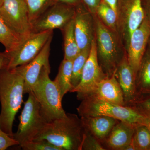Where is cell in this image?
Wrapping results in <instances>:
<instances>
[{
  "label": "cell",
  "mask_w": 150,
  "mask_h": 150,
  "mask_svg": "<svg viewBox=\"0 0 150 150\" xmlns=\"http://www.w3.org/2000/svg\"><path fill=\"white\" fill-rule=\"evenodd\" d=\"M53 36L50 38L40 53L31 62L16 67L24 79V94L32 91L38 81L42 69L45 66L50 65L49 58Z\"/></svg>",
  "instance_id": "cell-14"
},
{
  "label": "cell",
  "mask_w": 150,
  "mask_h": 150,
  "mask_svg": "<svg viewBox=\"0 0 150 150\" xmlns=\"http://www.w3.org/2000/svg\"><path fill=\"white\" fill-rule=\"evenodd\" d=\"M86 131L85 137L82 145V150H105L100 142L91 134Z\"/></svg>",
  "instance_id": "cell-28"
},
{
  "label": "cell",
  "mask_w": 150,
  "mask_h": 150,
  "mask_svg": "<svg viewBox=\"0 0 150 150\" xmlns=\"http://www.w3.org/2000/svg\"><path fill=\"white\" fill-rule=\"evenodd\" d=\"M142 4L145 14L150 17V0H142Z\"/></svg>",
  "instance_id": "cell-34"
},
{
  "label": "cell",
  "mask_w": 150,
  "mask_h": 150,
  "mask_svg": "<svg viewBox=\"0 0 150 150\" xmlns=\"http://www.w3.org/2000/svg\"><path fill=\"white\" fill-rule=\"evenodd\" d=\"M96 15L105 26L118 32V15L103 0L100 3Z\"/></svg>",
  "instance_id": "cell-24"
},
{
  "label": "cell",
  "mask_w": 150,
  "mask_h": 150,
  "mask_svg": "<svg viewBox=\"0 0 150 150\" xmlns=\"http://www.w3.org/2000/svg\"><path fill=\"white\" fill-rule=\"evenodd\" d=\"M136 102L150 97V45L145 51L136 74Z\"/></svg>",
  "instance_id": "cell-19"
},
{
  "label": "cell",
  "mask_w": 150,
  "mask_h": 150,
  "mask_svg": "<svg viewBox=\"0 0 150 150\" xmlns=\"http://www.w3.org/2000/svg\"><path fill=\"white\" fill-rule=\"evenodd\" d=\"M77 110L81 117L103 116L132 124H142L144 116L130 106H122L89 95L81 100Z\"/></svg>",
  "instance_id": "cell-4"
},
{
  "label": "cell",
  "mask_w": 150,
  "mask_h": 150,
  "mask_svg": "<svg viewBox=\"0 0 150 150\" xmlns=\"http://www.w3.org/2000/svg\"><path fill=\"white\" fill-rule=\"evenodd\" d=\"M53 30L31 33L16 50L10 54L7 68L12 69L28 64L40 53L50 38Z\"/></svg>",
  "instance_id": "cell-9"
},
{
  "label": "cell",
  "mask_w": 150,
  "mask_h": 150,
  "mask_svg": "<svg viewBox=\"0 0 150 150\" xmlns=\"http://www.w3.org/2000/svg\"></svg>",
  "instance_id": "cell-38"
},
{
  "label": "cell",
  "mask_w": 150,
  "mask_h": 150,
  "mask_svg": "<svg viewBox=\"0 0 150 150\" xmlns=\"http://www.w3.org/2000/svg\"><path fill=\"white\" fill-rule=\"evenodd\" d=\"M61 30L64 36V59L73 60L80 52L75 36L74 18Z\"/></svg>",
  "instance_id": "cell-22"
},
{
  "label": "cell",
  "mask_w": 150,
  "mask_h": 150,
  "mask_svg": "<svg viewBox=\"0 0 150 150\" xmlns=\"http://www.w3.org/2000/svg\"><path fill=\"white\" fill-rule=\"evenodd\" d=\"M132 141L136 150H150V131L146 126L137 124Z\"/></svg>",
  "instance_id": "cell-26"
},
{
  "label": "cell",
  "mask_w": 150,
  "mask_h": 150,
  "mask_svg": "<svg viewBox=\"0 0 150 150\" xmlns=\"http://www.w3.org/2000/svg\"><path fill=\"white\" fill-rule=\"evenodd\" d=\"M91 47L81 51L73 60L71 78L73 90L80 83L84 67L90 52Z\"/></svg>",
  "instance_id": "cell-25"
},
{
  "label": "cell",
  "mask_w": 150,
  "mask_h": 150,
  "mask_svg": "<svg viewBox=\"0 0 150 150\" xmlns=\"http://www.w3.org/2000/svg\"><path fill=\"white\" fill-rule=\"evenodd\" d=\"M101 0H82L86 8L93 15L96 14L97 8Z\"/></svg>",
  "instance_id": "cell-31"
},
{
  "label": "cell",
  "mask_w": 150,
  "mask_h": 150,
  "mask_svg": "<svg viewBox=\"0 0 150 150\" xmlns=\"http://www.w3.org/2000/svg\"><path fill=\"white\" fill-rule=\"evenodd\" d=\"M3 0H0V6H1V4H2Z\"/></svg>",
  "instance_id": "cell-37"
},
{
  "label": "cell",
  "mask_w": 150,
  "mask_h": 150,
  "mask_svg": "<svg viewBox=\"0 0 150 150\" xmlns=\"http://www.w3.org/2000/svg\"><path fill=\"white\" fill-rule=\"evenodd\" d=\"M58 1L60 2L64 3L75 6L82 2V0H58Z\"/></svg>",
  "instance_id": "cell-35"
},
{
  "label": "cell",
  "mask_w": 150,
  "mask_h": 150,
  "mask_svg": "<svg viewBox=\"0 0 150 150\" xmlns=\"http://www.w3.org/2000/svg\"><path fill=\"white\" fill-rule=\"evenodd\" d=\"M137 125L119 121L113 126L103 146L105 150H123L131 143Z\"/></svg>",
  "instance_id": "cell-17"
},
{
  "label": "cell",
  "mask_w": 150,
  "mask_h": 150,
  "mask_svg": "<svg viewBox=\"0 0 150 150\" xmlns=\"http://www.w3.org/2000/svg\"><path fill=\"white\" fill-rule=\"evenodd\" d=\"M142 124L146 126L147 128L150 131V116H144Z\"/></svg>",
  "instance_id": "cell-36"
},
{
  "label": "cell",
  "mask_w": 150,
  "mask_h": 150,
  "mask_svg": "<svg viewBox=\"0 0 150 150\" xmlns=\"http://www.w3.org/2000/svg\"><path fill=\"white\" fill-rule=\"evenodd\" d=\"M18 145V142L3 131L0 126V150L7 149L10 147Z\"/></svg>",
  "instance_id": "cell-30"
},
{
  "label": "cell",
  "mask_w": 150,
  "mask_h": 150,
  "mask_svg": "<svg viewBox=\"0 0 150 150\" xmlns=\"http://www.w3.org/2000/svg\"><path fill=\"white\" fill-rule=\"evenodd\" d=\"M24 103V107L19 117L20 122L13 138L21 146L26 142L36 139L46 123L41 111L40 103L35 95L30 92Z\"/></svg>",
  "instance_id": "cell-6"
},
{
  "label": "cell",
  "mask_w": 150,
  "mask_h": 150,
  "mask_svg": "<svg viewBox=\"0 0 150 150\" xmlns=\"http://www.w3.org/2000/svg\"><path fill=\"white\" fill-rule=\"evenodd\" d=\"M85 129L103 144L119 120L107 116L81 117Z\"/></svg>",
  "instance_id": "cell-18"
},
{
  "label": "cell",
  "mask_w": 150,
  "mask_h": 150,
  "mask_svg": "<svg viewBox=\"0 0 150 150\" xmlns=\"http://www.w3.org/2000/svg\"><path fill=\"white\" fill-rule=\"evenodd\" d=\"M114 74L123 91L125 106L136 102V74L129 64L127 54L117 67Z\"/></svg>",
  "instance_id": "cell-15"
},
{
  "label": "cell",
  "mask_w": 150,
  "mask_h": 150,
  "mask_svg": "<svg viewBox=\"0 0 150 150\" xmlns=\"http://www.w3.org/2000/svg\"><path fill=\"white\" fill-rule=\"evenodd\" d=\"M28 10L30 24L47 10L58 2V0H23Z\"/></svg>",
  "instance_id": "cell-23"
},
{
  "label": "cell",
  "mask_w": 150,
  "mask_h": 150,
  "mask_svg": "<svg viewBox=\"0 0 150 150\" xmlns=\"http://www.w3.org/2000/svg\"><path fill=\"white\" fill-rule=\"evenodd\" d=\"M98 59L103 72L110 77L126 54L118 32L108 28L96 15H93Z\"/></svg>",
  "instance_id": "cell-3"
},
{
  "label": "cell",
  "mask_w": 150,
  "mask_h": 150,
  "mask_svg": "<svg viewBox=\"0 0 150 150\" xmlns=\"http://www.w3.org/2000/svg\"><path fill=\"white\" fill-rule=\"evenodd\" d=\"M150 37V17L146 14L139 26L133 32L126 49L127 59L136 74L146 50Z\"/></svg>",
  "instance_id": "cell-12"
},
{
  "label": "cell",
  "mask_w": 150,
  "mask_h": 150,
  "mask_svg": "<svg viewBox=\"0 0 150 150\" xmlns=\"http://www.w3.org/2000/svg\"><path fill=\"white\" fill-rule=\"evenodd\" d=\"M74 23L75 36L80 51L90 48L95 38L94 18L82 2L76 6Z\"/></svg>",
  "instance_id": "cell-13"
},
{
  "label": "cell",
  "mask_w": 150,
  "mask_h": 150,
  "mask_svg": "<svg viewBox=\"0 0 150 150\" xmlns=\"http://www.w3.org/2000/svg\"><path fill=\"white\" fill-rule=\"evenodd\" d=\"M27 37H23L16 32L0 14V43L4 46L6 53L10 54L15 51Z\"/></svg>",
  "instance_id": "cell-20"
},
{
  "label": "cell",
  "mask_w": 150,
  "mask_h": 150,
  "mask_svg": "<svg viewBox=\"0 0 150 150\" xmlns=\"http://www.w3.org/2000/svg\"><path fill=\"white\" fill-rule=\"evenodd\" d=\"M20 146L24 150H62L45 139L33 140Z\"/></svg>",
  "instance_id": "cell-27"
},
{
  "label": "cell",
  "mask_w": 150,
  "mask_h": 150,
  "mask_svg": "<svg viewBox=\"0 0 150 150\" xmlns=\"http://www.w3.org/2000/svg\"><path fill=\"white\" fill-rule=\"evenodd\" d=\"M144 116L150 117V97L129 105Z\"/></svg>",
  "instance_id": "cell-29"
},
{
  "label": "cell",
  "mask_w": 150,
  "mask_h": 150,
  "mask_svg": "<svg viewBox=\"0 0 150 150\" xmlns=\"http://www.w3.org/2000/svg\"><path fill=\"white\" fill-rule=\"evenodd\" d=\"M50 72V65L43 67L32 91L40 103L43 116L48 122L67 115L62 107L63 98L60 91L49 77Z\"/></svg>",
  "instance_id": "cell-5"
},
{
  "label": "cell",
  "mask_w": 150,
  "mask_h": 150,
  "mask_svg": "<svg viewBox=\"0 0 150 150\" xmlns=\"http://www.w3.org/2000/svg\"><path fill=\"white\" fill-rule=\"evenodd\" d=\"M89 95L113 104L125 106L123 91L114 74L98 83Z\"/></svg>",
  "instance_id": "cell-16"
},
{
  "label": "cell",
  "mask_w": 150,
  "mask_h": 150,
  "mask_svg": "<svg viewBox=\"0 0 150 150\" xmlns=\"http://www.w3.org/2000/svg\"><path fill=\"white\" fill-rule=\"evenodd\" d=\"M103 1L117 13L118 0H103Z\"/></svg>",
  "instance_id": "cell-33"
},
{
  "label": "cell",
  "mask_w": 150,
  "mask_h": 150,
  "mask_svg": "<svg viewBox=\"0 0 150 150\" xmlns=\"http://www.w3.org/2000/svg\"><path fill=\"white\" fill-rule=\"evenodd\" d=\"M75 13V6L57 2L31 25V33L53 30L55 29L61 30L74 19Z\"/></svg>",
  "instance_id": "cell-8"
},
{
  "label": "cell",
  "mask_w": 150,
  "mask_h": 150,
  "mask_svg": "<svg viewBox=\"0 0 150 150\" xmlns=\"http://www.w3.org/2000/svg\"><path fill=\"white\" fill-rule=\"evenodd\" d=\"M117 14V31L126 50L131 35L146 16L142 0H118Z\"/></svg>",
  "instance_id": "cell-7"
},
{
  "label": "cell",
  "mask_w": 150,
  "mask_h": 150,
  "mask_svg": "<svg viewBox=\"0 0 150 150\" xmlns=\"http://www.w3.org/2000/svg\"><path fill=\"white\" fill-rule=\"evenodd\" d=\"M9 62L8 54L5 52H0V71L7 68Z\"/></svg>",
  "instance_id": "cell-32"
},
{
  "label": "cell",
  "mask_w": 150,
  "mask_h": 150,
  "mask_svg": "<svg viewBox=\"0 0 150 150\" xmlns=\"http://www.w3.org/2000/svg\"><path fill=\"white\" fill-rule=\"evenodd\" d=\"M24 91V79L16 68L0 71V126L13 138L14 121L23 102Z\"/></svg>",
  "instance_id": "cell-1"
},
{
  "label": "cell",
  "mask_w": 150,
  "mask_h": 150,
  "mask_svg": "<svg viewBox=\"0 0 150 150\" xmlns=\"http://www.w3.org/2000/svg\"><path fill=\"white\" fill-rule=\"evenodd\" d=\"M107 77L98 63L95 38L91 43L88 58L84 67L80 83L71 92L76 93L78 99L81 100L92 91L97 84Z\"/></svg>",
  "instance_id": "cell-11"
},
{
  "label": "cell",
  "mask_w": 150,
  "mask_h": 150,
  "mask_svg": "<svg viewBox=\"0 0 150 150\" xmlns=\"http://www.w3.org/2000/svg\"><path fill=\"white\" fill-rule=\"evenodd\" d=\"M72 66L73 60L64 59L54 81L60 91L62 98L67 93L71 92L73 90L71 85Z\"/></svg>",
  "instance_id": "cell-21"
},
{
  "label": "cell",
  "mask_w": 150,
  "mask_h": 150,
  "mask_svg": "<svg viewBox=\"0 0 150 150\" xmlns=\"http://www.w3.org/2000/svg\"><path fill=\"white\" fill-rule=\"evenodd\" d=\"M85 134L81 118L67 113L66 117L47 122L35 140H47L62 150H82Z\"/></svg>",
  "instance_id": "cell-2"
},
{
  "label": "cell",
  "mask_w": 150,
  "mask_h": 150,
  "mask_svg": "<svg viewBox=\"0 0 150 150\" xmlns=\"http://www.w3.org/2000/svg\"><path fill=\"white\" fill-rule=\"evenodd\" d=\"M0 14L16 32L24 37L31 33L28 10L23 0H3Z\"/></svg>",
  "instance_id": "cell-10"
}]
</instances>
